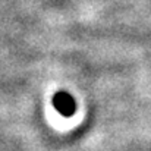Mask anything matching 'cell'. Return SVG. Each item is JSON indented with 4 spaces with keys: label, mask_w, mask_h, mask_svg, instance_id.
Instances as JSON below:
<instances>
[{
    "label": "cell",
    "mask_w": 151,
    "mask_h": 151,
    "mask_svg": "<svg viewBox=\"0 0 151 151\" xmlns=\"http://www.w3.org/2000/svg\"><path fill=\"white\" fill-rule=\"evenodd\" d=\"M51 104L63 117H69L76 111V101L66 91H57L51 99Z\"/></svg>",
    "instance_id": "cell-1"
}]
</instances>
